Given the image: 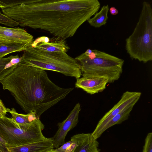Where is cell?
<instances>
[{"label": "cell", "instance_id": "30bf717a", "mask_svg": "<svg viewBox=\"0 0 152 152\" xmlns=\"http://www.w3.org/2000/svg\"><path fill=\"white\" fill-rule=\"evenodd\" d=\"M108 83V80L104 77H83L76 79L75 87L93 94L103 91Z\"/></svg>", "mask_w": 152, "mask_h": 152}, {"label": "cell", "instance_id": "4fadbf2b", "mask_svg": "<svg viewBox=\"0 0 152 152\" xmlns=\"http://www.w3.org/2000/svg\"><path fill=\"white\" fill-rule=\"evenodd\" d=\"M34 47L40 50L52 52H66L70 49L66 39L59 38L57 39V40L52 42H41Z\"/></svg>", "mask_w": 152, "mask_h": 152}, {"label": "cell", "instance_id": "2e32d148", "mask_svg": "<svg viewBox=\"0 0 152 152\" xmlns=\"http://www.w3.org/2000/svg\"><path fill=\"white\" fill-rule=\"evenodd\" d=\"M134 105H131L125 108L120 113L114 116L104 126L102 131V134L113 125L121 124L127 120Z\"/></svg>", "mask_w": 152, "mask_h": 152}, {"label": "cell", "instance_id": "d4e9b609", "mask_svg": "<svg viewBox=\"0 0 152 152\" xmlns=\"http://www.w3.org/2000/svg\"><path fill=\"white\" fill-rule=\"evenodd\" d=\"M109 11L111 14L113 15H116L118 13V10L114 7H111L109 9Z\"/></svg>", "mask_w": 152, "mask_h": 152}, {"label": "cell", "instance_id": "5b68a950", "mask_svg": "<svg viewBox=\"0 0 152 152\" xmlns=\"http://www.w3.org/2000/svg\"><path fill=\"white\" fill-rule=\"evenodd\" d=\"M125 48L130 58L145 63L152 60V7L144 1L138 22L126 39Z\"/></svg>", "mask_w": 152, "mask_h": 152}, {"label": "cell", "instance_id": "7c38bea8", "mask_svg": "<svg viewBox=\"0 0 152 152\" xmlns=\"http://www.w3.org/2000/svg\"><path fill=\"white\" fill-rule=\"evenodd\" d=\"M77 141V145L73 152H100L99 142L91 133L78 134L74 135Z\"/></svg>", "mask_w": 152, "mask_h": 152}, {"label": "cell", "instance_id": "ac0fdd59", "mask_svg": "<svg viewBox=\"0 0 152 152\" xmlns=\"http://www.w3.org/2000/svg\"><path fill=\"white\" fill-rule=\"evenodd\" d=\"M8 112L10 113L13 119L17 123L24 124L29 123L38 118L34 113H30L27 114H23L18 113L14 108L11 110L9 109Z\"/></svg>", "mask_w": 152, "mask_h": 152}, {"label": "cell", "instance_id": "d6986e66", "mask_svg": "<svg viewBox=\"0 0 152 152\" xmlns=\"http://www.w3.org/2000/svg\"><path fill=\"white\" fill-rule=\"evenodd\" d=\"M77 145V141L74 135L71 137L70 140L65 142L59 147L53 149L58 152H73Z\"/></svg>", "mask_w": 152, "mask_h": 152}, {"label": "cell", "instance_id": "52a82bcc", "mask_svg": "<svg viewBox=\"0 0 152 152\" xmlns=\"http://www.w3.org/2000/svg\"><path fill=\"white\" fill-rule=\"evenodd\" d=\"M141 95V93L139 92H124L119 102L99 121L95 129L91 133L92 136L96 140L99 138L102 134V131L107 122L125 108L134 105L140 99Z\"/></svg>", "mask_w": 152, "mask_h": 152}, {"label": "cell", "instance_id": "7a4b0ae2", "mask_svg": "<svg viewBox=\"0 0 152 152\" xmlns=\"http://www.w3.org/2000/svg\"><path fill=\"white\" fill-rule=\"evenodd\" d=\"M0 83L4 90L11 93L24 111L34 113L39 119L74 89L57 85L49 79L45 70L18 64Z\"/></svg>", "mask_w": 152, "mask_h": 152}, {"label": "cell", "instance_id": "9a60e30c", "mask_svg": "<svg viewBox=\"0 0 152 152\" xmlns=\"http://www.w3.org/2000/svg\"><path fill=\"white\" fill-rule=\"evenodd\" d=\"M31 44L19 43H0V59L10 53L24 51Z\"/></svg>", "mask_w": 152, "mask_h": 152}, {"label": "cell", "instance_id": "ba28073f", "mask_svg": "<svg viewBox=\"0 0 152 152\" xmlns=\"http://www.w3.org/2000/svg\"><path fill=\"white\" fill-rule=\"evenodd\" d=\"M80 110V104L77 103L66 119L58 124V129L54 135L51 138L54 148H57L65 142V140L67 134L77 125L78 122L79 114Z\"/></svg>", "mask_w": 152, "mask_h": 152}, {"label": "cell", "instance_id": "484cf974", "mask_svg": "<svg viewBox=\"0 0 152 152\" xmlns=\"http://www.w3.org/2000/svg\"><path fill=\"white\" fill-rule=\"evenodd\" d=\"M46 152H57V151H54L53 149H52V150H50V151H46Z\"/></svg>", "mask_w": 152, "mask_h": 152}, {"label": "cell", "instance_id": "44dd1931", "mask_svg": "<svg viewBox=\"0 0 152 152\" xmlns=\"http://www.w3.org/2000/svg\"><path fill=\"white\" fill-rule=\"evenodd\" d=\"M143 152H152V132L149 133L145 138Z\"/></svg>", "mask_w": 152, "mask_h": 152}, {"label": "cell", "instance_id": "ffe728a7", "mask_svg": "<svg viewBox=\"0 0 152 152\" xmlns=\"http://www.w3.org/2000/svg\"><path fill=\"white\" fill-rule=\"evenodd\" d=\"M0 23L7 26L12 27H14L19 25L18 23L0 12Z\"/></svg>", "mask_w": 152, "mask_h": 152}, {"label": "cell", "instance_id": "5bb4252c", "mask_svg": "<svg viewBox=\"0 0 152 152\" xmlns=\"http://www.w3.org/2000/svg\"><path fill=\"white\" fill-rule=\"evenodd\" d=\"M109 10L108 4L103 6L99 11L97 12L93 17L88 20V23L91 26L96 28L105 25L108 18V14Z\"/></svg>", "mask_w": 152, "mask_h": 152}, {"label": "cell", "instance_id": "7402d4cb", "mask_svg": "<svg viewBox=\"0 0 152 152\" xmlns=\"http://www.w3.org/2000/svg\"><path fill=\"white\" fill-rule=\"evenodd\" d=\"M50 39L47 37L43 36L38 38L34 41H33L31 45L33 47H35L39 43L41 42L48 43L49 42Z\"/></svg>", "mask_w": 152, "mask_h": 152}, {"label": "cell", "instance_id": "6da1fadb", "mask_svg": "<svg viewBox=\"0 0 152 152\" xmlns=\"http://www.w3.org/2000/svg\"><path fill=\"white\" fill-rule=\"evenodd\" d=\"M100 6L98 0H0L3 14L20 26L64 39L72 37Z\"/></svg>", "mask_w": 152, "mask_h": 152}, {"label": "cell", "instance_id": "4316f807", "mask_svg": "<svg viewBox=\"0 0 152 152\" xmlns=\"http://www.w3.org/2000/svg\"><path fill=\"white\" fill-rule=\"evenodd\" d=\"M4 116L2 114L0 113V118H2V117H4Z\"/></svg>", "mask_w": 152, "mask_h": 152}, {"label": "cell", "instance_id": "277c9868", "mask_svg": "<svg viewBox=\"0 0 152 152\" xmlns=\"http://www.w3.org/2000/svg\"><path fill=\"white\" fill-rule=\"evenodd\" d=\"M75 59L83 77H104L111 83L119 79L123 72L124 60L96 49H88Z\"/></svg>", "mask_w": 152, "mask_h": 152}, {"label": "cell", "instance_id": "8992f818", "mask_svg": "<svg viewBox=\"0 0 152 152\" xmlns=\"http://www.w3.org/2000/svg\"><path fill=\"white\" fill-rule=\"evenodd\" d=\"M44 126L39 119L20 124L5 116L0 118V136L7 148L13 147L46 139L42 131Z\"/></svg>", "mask_w": 152, "mask_h": 152}, {"label": "cell", "instance_id": "cb8c5ba5", "mask_svg": "<svg viewBox=\"0 0 152 152\" xmlns=\"http://www.w3.org/2000/svg\"><path fill=\"white\" fill-rule=\"evenodd\" d=\"M9 108H6L0 99V113L5 116L7 112H8Z\"/></svg>", "mask_w": 152, "mask_h": 152}, {"label": "cell", "instance_id": "8fae6325", "mask_svg": "<svg viewBox=\"0 0 152 152\" xmlns=\"http://www.w3.org/2000/svg\"><path fill=\"white\" fill-rule=\"evenodd\" d=\"M54 148L51 138L17 146L7 148L9 152H46Z\"/></svg>", "mask_w": 152, "mask_h": 152}, {"label": "cell", "instance_id": "9c48e42d", "mask_svg": "<svg viewBox=\"0 0 152 152\" xmlns=\"http://www.w3.org/2000/svg\"><path fill=\"white\" fill-rule=\"evenodd\" d=\"M33 36L19 27L10 28L0 26V43H19L31 44Z\"/></svg>", "mask_w": 152, "mask_h": 152}, {"label": "cell", "instance_id": "3957f363", "mask_svg": "<svg viewBox=\"0 0 152 152\" xmlns=\"http://www.w3.org/2000/svg\"><path fill=\"white\" fill-rule=\"evenodd\" d=\"M31 45L24 50L18 64L31 66L43 70L54 71L76 79L81 75V66L66 52H52L38 49Z\"/></svg>", "mask_w": 152, "mask_h": 152}, {"label": "cell", "instance_id": "e0dca14e", "mask_svg": "<svg viewBox=\"0 0 152 152\" xmlns=\"http://www.w3.org/2000/svg\"><path fill=\"white\" fill-rule=\"evenodd\" d=\"M16 56H10L0 59V81L10 72L17 66L13 62V59Z\"/></svg>", "mask_w": 152, "mask_h": 152}, {"label": "cell", "instance_id": "603a6c76", "mask_svg": "<svg viewBox=\"0 0 152 152\" xmlns=\"http://www.w3.org/2000/svg\"><path fill=\"white\" fill-rule=\"evenodd\" d=\"M0 152H9L6 142L0 136Z\"/></svg>", "mask_w": 152, "mask_h": 152}]
</instances>
